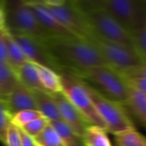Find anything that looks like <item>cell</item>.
<instances>
[{
    "instance_id": "d6a6232c",
    "label": "cell",
    "mask_w": 146,
    "mask_h": 146,
    "mask_svg": "<svg viewBox=\"0 0 146 146\" xmlns=\"http://www.w3.org/2000/svg\"><path fill=\"white\" fill-rule=\"evenodd\" d=\"M21 143L22 146H38L36 145L34 139L32 138L31 136H29L28 134H27L25 132H23L21 128Z\"/></svg>"
},
{
    "instance_id": "5b68a950",
    "label": "cell",
    "mask_w": 146,
    "mask_h": 146,
    "mask_svg": "<svg viewBox=\"0 0 146 146\" xmlns=\"http://www.w3.org/2000/svg\"><path fill=\"white\" fill-rule=\"evenodd\" d=\"M5 10L9 31L31 36L43 43L50 37L24 0L6 1Z\"/></svg>"
},
{
    "instance_id": "ffe728a7",
    "label": "cell",
    "mask_w": 146,
    "mask_h": 146,
    "mask_svg": "<svg viewBox=\"0 0 146 146\" xmlns=\"http://www.w3.org/2000/svg\"><path fill=\"white\" fill-rule=\"evenodd\" d=\"M105 128L99 126L90 125L82 137L84 146H112Z\"/></svg>"
},
{
    "instance_id": "d4e9b609",
    "label": "cell",
    "mask_w": 146,
    "mask_h": 146,
    "mask_svg": "<svg viewBox=\"0 0 146 146\" xmlns=\"http://www.w3.org/2000/svg\"><path fill=\"white\" fill-rule=\"evenodd\" d=\"M44 116L38 110H24L18 112L11 116V123L21 128L27 123Z\"/></svg>"
},
{
    "instance_id": "7c38bea8",
    "label": "cell",
    "mask_w": 146,
    "mask_h": 146,
    "mask_svg": "<svg viewBox=\"0 0 146 146\" xmlns=\"http://www.w3.org/2000/svg\"><path fill=\"white\" fill-rule=\"evenodd\" d=\"M36 16L41 27L50 36H74L64 28L40 1H25Z\"/></svg>"
},
{
    "instance_id": "8fae6325",
    "label": "cell",
    "mask_w": 146,
    "mask_h": 146,
    "mask_svg": "<svg viewBox=\"0 0 146 146\" xmlns=\"http://www.w3.org/2000/svg\"><path fill=\"white\" fill-rule=\"evenodd\" d=\"M53 97L56 102L62 120L66 122L79 137L82 139L86 129L88 126H90V124L80 114V112L68 100L62 92L54 93Z\"/></svg>"
},
{
    "instance_id": "603a6c76",
    "label": "cell",
    "mask_w": 146,
    "mask_h": 146,
    "mask_svg": "<svg viewBox=\"0 0 146 146\" xmlns=\"http://www.w3.org/2000/svg\"><path fill=\"white\" fill-rule=\"evenodd\" d=\"M34 141L38 146H66L50 123L40 134L34 138Z\"/></svg>"
},
{
    "instance_id": "9c48e42d",
    "label": "cell",
    "mask_w": 146,
    "mask_h": 146,
    "mask_svg": "<svg viewBox=\"0 0 146 146\" xmlns=\"http://www.w3.org/2000/svg\"><path fill=\"white\" fill-rule=\"evenodd\" d=\"M46 8L72 35L87 39L92 34V29L83 12L77 6L75 0H66L60 6Z\"/></svg>"
},
{
    "instance_id": "83f0119b",
    "label": "cell",
    "mask_w": 146,
    "mask_h": 146,
    "mask_svg": "<svg viewBox=\"0 0 146 146\" xmlns=\"http://www.w3.org/2000/svg\"><path fill=\"white\" fill-rule=\"evenodd\" d=\"M4 146H22L20 128L14 126L12 123H10L8 127Z\"/></svg>"
},
{
    "instance_id": "d6986e66",
    "label": "cell",
    "mask_w": 146,
    "mask_h": 146,
    "mask_svg": "<svg viewBox=\"0 0 146 146\" xmlns=\"http://www.w3.org/2000/svg\"><path fill=\"white\" fill-rule=\"evenodd\" d=\"M127 106L131 110L132 113L146 127V95L145 93L130 88L129 98Z\"/></svg>"
},
{
    "instance_id": "ba28073f",
    "label": "cell",
    "mask_w": 146,
    "mask_h": 146,
    "mask_svg": "<svg viewBox=\"0 0 146 146\" xmlns=\"http://www.w3.org/2000/svg\"><path fill=\"white\" fill-rule=\"evenodd\" d=\"M87 39L97 47L108 65L118 71L144 63L133 48L103 38L92 32Z\"/></svg>"
},
{
    "instance_id": "4fadbf2b",
    "label": "cell",
    "mask_w": 146,
    "mask_h": 146,
    "mask_svg": "<svg viewBox=\"0 0 146 146\" xmlns=\"http://www.w3.org/2000/svg\"><path fill=\"white\" fill-rule=\"evenodd\" d=\"M4 102L11 115L24 110H38L33 91L20 82Z\"/></svg>"
},
{
    "instance_id": "3957f363",
    "label": "cell",
    "mask_w": 146,
    "mask_h": 146,
    "mask_svg": "<svg viewBox=\"0 0 146 146\" xmlns=\"http://www.w3.org/2000/svg\"><path fill=\"white\" fill-rule=\"evenodd\" d=\"M102 96L127 106L130 87L121 73L109 66H100L87 70L72 73Z\"/></svg>"
},
{
    "instance_id": "cb8c5ba5",
    "label": "cell",
    "mask_w": 146,
    "mask_h": 146,
    "mask_svg": "<svg viewBox=\"0 0 146 146\" xmlns=\"http://www.w3.org/2000/svg\"><path fill=\"white\" fill-rule=\"evenodd\" d=\"M133 47L144 63H146V25L131 33Z\"/></svg>"
},
{
    "instance_id": "30bf717a",
    "label": "cell",
    "mask_w": 146,
    "mask_h": 146,
    "mask_svg": "<svg viewBox=\"0 0 146 146\" xmlns=\"http://www.w3.org/2000/svg\"><path fill=\"white\" fill-rule=\"evenodd\" d=\"M15 42L19 44L28 62L50 68L57 73L60 68L46 50L43 42L26 34L10 32Z\"/></svg>"
},
{
    "instance_id": "52a82bcc",
    "label": "cell",
    "mask_w": 146,
    "mask_h": 146,
    "mask_svg": "<svg viewBox=\"0 0 146 146\" xmlns=\"http://www.w3.org/2000/svg\"><path fill=\"white\" fill-rule=\"evenodd\" d=\"M98 3L130 33L146 25V1L101 0Z\"/></svg>"
},
{
    "instance_id": "e0dca14e",
    "label": "cell",
    "mask_w": 146,
    "mask_h": 146,
    "mask_svg": "<svg viewBox=\"0 0 146 146\" xmlns=\"http://www.w3.org/2000/svg\"><path fill=\"white\" fill-rule=\"evenodd\" d=\"M35 66L38 70L40 82L46 92L53 94L62 92V79L59 73L42 65L35 64Z\"/></svg>"
},
{
    "instance_id": "5bb4252c",
    "label": "cell",
    "mask_w": 146,
    "mask_h": 146,
    "mask_svg": "<svg viewBox=\"0 0 146 146\" xmlns=\"http://www.w3.org/2000/svg\"><path fill=\"white\" fill-rule=\"evenodd\" d=\"M35 98L37 110L50 121L62 120L56 102L52 93L45 91L34 90L33 91Z\"/></svg>"
},
{
    "instance_id": "1f68e13d",
    "label": "cell",
    "mask_w": 146,
    "mask_h": 146,
    "mask_svg": "<svg viewBox=\"0 0 146 146\" xmlns=\"http://www.w3.org/2000/svg\"><path fill=\"white\" fill-rule=\"evenodd\" d=\"M6 1L0 0V30L6 29Z\"/></svg>"
},
{
    "instance_id": "4dcf8cb0",
    "label": "cell",
    "mask_w": 146,
    "mask_h": 146,
    "mask_svg": "<svg viewBox=\"0 0 146 146\" xmlns=\"http://www.w3.org/2000/svg\"><path fill=\"white\" fill-rule=\"evenodd\" d=\"M4 30H0V60L7 61V50H6V44L4 41Z\"/></svg>"
},
{
    "instance_id": "44dd1931",
    "label": "cell",
    "mask_w": 146,
    "mask_h": 146,
    "mask_svg": "<svg viewBox=\"0 0 146 146\" xmlns=\"http://www.w3.org/2000/svg\"><path fill=\"white\" fill-rule=\"evenodd\" d=\"M50 125L57 132L66 146H84L82 139L79 137L72 128L62 120L50 121Z\"/></svg>"
},
{
    "instance_id": "ac0fdd59",
    "label": "cell",
    "mask_w": 146,
    "mask_h": 146,
    "mask_svg": "<svg viewBox=\"0 0 146 146\" xmlns=\"http://www.w3.org/2000/svg\"><path fill=\"white\" fill-rule=\"evenodd\" d=\"M16 74L19 82L23 86H25L26 87H27L28 89L32 91L34 90L45 91L40 82L38 70L34 63L30 62H26L16 71Z\"/></svg>"
},
{
    "instance_id": "8992f818",
    "label": "cell",
    "mask_w": 146,
    "mask_h": 146,
    "mask_svg": "<svg viewBox=\"0 0 146 146\" xmlns=\"http://www.w3.org/2000/svg\"><path fill=\"white\" fill-rule=\"evenodd\" d=\"M92 104L103 121L106 131L113 135L133 129L134 126L125 110V107L98 93L85 82Z\"/></svg>"
},
{
    "instance_id": "2e32d148",
    "label": "cell",
    "mask_w": 146,
    "mask_h": 146,
    "mask_svg": "<svg viewBox=\"0 0 146 146\" xmlns=\"http://www.w3.org/2000/svg\"><path fill=\"white\" fill-rule=\"evenodd\" d=\"M4 41L7 50L8 63L16 72L22 65L27 62L28 60L7 28L4 31Z\"/></svg>"
},
{
    "instance_id": "7402d4cb",
    "label": "cell",
    "mask_w": 146,
    "mask_h": 146,
    "mask_svg": "<svg viewBox=\"0 0 146 146\" xmlns=\"http://www.w3.org/2000/svg\"><path fill=\"white\" fill-rule=\"evenodd\" d=\"M114 136L116 146H146V138L135 128Z\"/></svg>"
},
{
    "instance_id": "277c9868",
    "label": "cell",
    "mask_w": 146,
    "mask_h": 146,
    "mask_svg": "<svg viewBox=\"0 0 146 146\" xmlns=\"http://www.w3.org/2000/svg\"><path fill=\"white\" fill-rule=\"evenodd\" d=\"M59 74L62 79V93L68 100L80 112L90 125L105 128L92 104L85 82L69 71L62 70Z\"/></svg>"
},
{
    "instance_id": "f546056e",
    "label": "cell",
    "mask_w": 146,
    "mask_h": 146,
    "mask_svg": "<svg viewBox=\"0 0 146 146\" xmlns=\"http://www.w3.org/2000/svg\"><path fill=\"white\" fill-rule=\"evenodd\" d=\"M126 81L130 88L138 90L146 95V79H126Z\"/></svg>"
},
{
    "instance_id": "f1b7e54d",
    "label": "cell",
    "mask_w": 146,
    "mask_h": 146,
    "mask_svg": "<svg viewBox=\"0 0 146 146\" xmlns=\"http://www.w3.org/2000/svg\"><path fill=\"white\" fill-rule=\"evenodd\" d=\"M119 72L126 79H146V63Z\"/></svg>"
},
{
    "instance_id": "484cf974",
    "label": "cell",
    "mask_w": 146,
    "mask_h": 146,
    "mask_svg": "<svg viewBox=\"0 0 146 146\" xmlns=\"http://www.w3.org/2000/svg\"><path fill=\"white\" fill-rule=\"evenodd\" d=\"M49 124H50V121L44 116H42L27 123V125L21 127V129L23 132H25L27 134H28L29 136L34 139L38 134H40Z\"/></svg>"
},
{
    "instance_id": "6da1fadb",
    "label": "cell",
    "mask_w": 146,
    "mask_h": 146,
    "mask_svg": "<svg viewBox=\"0 0 146 146\" xmlns=\"http://www.w3.org/2000/svg\"><path fill=\"white\" fill-rule=\"evenodd\" d=\"M44 44L62 70L77 73L108 63L88 39L76 36H50Z\"/></svg>"
},
{
    "instance_id": "4316f807",
    "label": "cell",
    "mask_w": 146,
    "mask_h": 146,
    "mask_svg": "<svg viewBox=\"0 0 146 146\" xmlns=\"http://www.w3.org/2000/svg\"><path fill=\"white\" fill-rule=\"evenodd\" d=\"M11 116L4 100L0 99V142L3 145L8 127L11 123Z\"/></svg>"
},
{
    "instance_id": "9a60e30c",
    "label": "cell",
    "mask_w": 146,
    "mask_h": 146,
    "mask_svg": "<svg viewBox=\"0 0 146 146\" xmlns=\"http://www.w3.org/2000/svg\"><path fill=\"white\" fill-rule=\"evenodd\" d=\"M18 84L16 72L7 62L0 60V98L5 100Z\"/></svg>"
},
{
    "instance_id": "7a4b0ae2",
    "label": "cell",
    "mask_w": 146,
    "mask_h": 146,
    "mask_svg": "<svg viewBox=\"0 0 146 146\" xmlns=\"http://www.w3.org/2000/svg\"><path fill=\"white\" fill-rule=\"evenodd\" d=\"M75 3L83 12L92 33L107 40L134 49L131 33L102 8L98 1L75 0Z\"/></svg>"
},
{
    "instance_id": "836d02e7",
    "label": "cell",
    "mask_w": 146,
    "mask_h": 146,
    "mask_svg": "<svg viewBox=\"0 0 146 146\" xmlns=\"http://www.w3.org/2000/svg\"><path fill=\"white\" fill-rule=\"evenodd\" d=\"M0 99H1V98H0Z\"/></svg>"
}]
</instances>
